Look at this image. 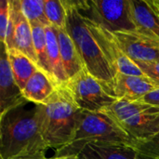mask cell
<instances>
[{"label": "cell", "instance_id": "cell-10", "mask_svg": "<svg viewBox=\"0 0 159 159\" xmlns=\"http://www.w3.org/2000/svg\"><path fill=\"white\" fill-rule=\"evenodd\" d=\"M122 49L134 62H154L159 61V40L138 31L115 33Z\"/></svg>", "mask_w": 159, "mask_h": 159}, {"label": "cell", "instance_id": "cell-21", "mask_svg": "<svg viewBox=\"0 0 159 159\" xmlns=\"http://www.w3.org/2000/svg\"><path fill=\"white\" fill-rule=\"evenodd\" d=\"M45 14L50 26L65 29L66 10L62 0H45Z\"/></svg>", "mask_w": 159, "mask_h": 159}, {"label": "cell", "instance_id": "cell-4", "mask_svg": "<svg viewBox=\"0 0 159 159\" xmlns=\"http://www.w3.org/2000/svg\"><path fill=\"white\" fill-rule=\"evenodd\" d=\"M95 143H124L134 145V141L109 115L104 112L83 111L74 139L56 151L55 156H78L88 144Z\"/></svg>", "mask_w": 159, "mask_h": 159}, {"label": "cell", "instance_id": "cell-25", "mask_svg": "<svg viewBox=\"0 0 159 159\" xmlns=\"http://www.w3.org/2000/svg\"><path fill=\"white\" fill-rule=\"evenodd\" d=\"M142 101H143L146 103L159 107V89H157L151 91L150 93H148L145 97L142 99Z\"/></svg>", "mask_w": 159, "mask_h": 159}, {"label": "cell", "instance_id": "cell-18", "mask_svg": "<svg viewBox=\"0 0 159 159\" xmlns=\"http://www.w3.org/2000/svg\"><path fill=\"white\" fill-rule=\"evenodd\" d=\"M7 56L16 83L22 90L28 80L40 68L28 56L16 48L7 49Z\"/></svg>", "mask_w": 159, "mask_h": 159}, {"label": "cell", "instance_id": "cell-20", "mask_svg": "<svg viewBox=\"0 0 159 159\" xmlns=\"http://www.w3.org/2000/svg\"><path fill=\"white\" fill-rule=\"evenodd\" d=\"M20 9L32 23L42 24L45 27L50 26L45 14V1L44 0H20Z\"/></svg>", "mask_w": 159, "mask_h": 159}, {"label": "cell", "instance_id": "cell-26", "mask_svg": "<svg viewBox=\"0 0 159 159\" xmlns=\"http://www.w3.org/2000/svg\"><path fill=\"white\" fill-rule=\"evenodd\" d=\"M14 159H49L46 157V152L45 151H40L36 153H32V154H27L23 155L20 157H18Z\"/></svg>", "mask_w": 159, "mask_h": 159}, {"label": "cell", "instance_id": "cell-28", "mask_svg": "<svg viewBox=\"0 0 159 159\" xmlns=\"http://www.w3.org/2000/svg\"><path fill=\"white\" fill-rule=\"evenodd\" d=\"M156 1V4H157V6L158 7V8H159V0H155Z\"/></svg>", "mask_w": 159, "mask_h": 159}, {"label": "cell", "instance_id": "cell-23", "mask_svg": "<svg viewBox=\"0 0 159 159\" xmlns=\"http://www.w3.org/2000/svg\"><path fill=\"white\" fill-rule=\"evenodd\" d=\"M11 19L10 0H0V39L1 43H5L7 31Z\"/></svg>", "mask_w": 159, "mask_h": 159}, {"label": "cell", "instance_id": "cell-3", "mask_svg": "<svg viewBox=\"0 0 159 159\" xmlns=\"http://www.w3.org/2000/svg\"><path fill=\"white\" fill-rule=\"evenodd\" d=\"M66 10V31L73 39L85 68L104 84L112 81L115 72L106 61L96 39L74 0H62Z\"/></svg>", "mask_w": 159, "mask_h": 159}, {"label": "cell", "instance_id": "cell-24", "mask_svg": "<svg viewBox=\"0 0 159 159\" xmlns=\"http://www.w3.org/2000/svg\"><path fill=\"white\" fill-rule=\"evenodd\" d=\"M143 73L159 86V61L154 62H135Z\"/></svg>", "mask_w": 159, "mask_h": 159}, {"label": "cell", "instance_id": "cell-16", "mask_svg": "<svg viewBox=\"0 0 159 159\" xmlns=\"http://www.w3.org/2000/svg\"><path fill=\"white\" fill-rule=\"evenodd\" d=\"M56 33L63 69L69 80L80 73L85 68V65L66 29H56Z\"/></svg>", "mask_w": 159, "mask_h": 159}, {"label": "cell", "instance_id": "cell-17", "mask_svg": "<svg viewBox=\"0 0 159 159\" xmlns=\"http://www.w3.org/2000/svg\"><path fill=\"white\" fill-rule=\"evenodd\" d=\"M47 34V47H48V65L52 78L59 85H64L68 81V77L63 69L62 61L61 57L56 29L52 26L46 27Z\"/></svg>", "mask_w": 159, "mask_h": 159}, {"label": "cell", "instance_id": "cell-5", "mask_svg": "<svg viewBox=\"0 0 159 159\" xmlns=\"http://www.w3.org/2000/svg\"><path fill=\"white\" fill-rule=\"evenodd\" d=\"M113 117L134 141L150 139L159 133V107L143 101H116L103 111Z\"/></svg>", "mask_w": 159, "mask_h": 159}, {"label": "cell", "instance_id": "cell-19", "mask_svg": "<svg viewBox=\"0 0 159 159\" xmlns=\"http://www.w3.org/2000/svg\"><path fill=\"white\" fill-rule=\"evenodd\" d=\"M31 26L33 31L34 48L37 58V66L51 76L49 65H48V59L46 27L38 23H32Z\"/></svg>", "mask_w": 159, "mask_h": 159}, {"label": "cell", "instance_id": "cell-22", "mask_svg": "<svg viewBox=\"0 0 159 159\" xmlns=\"http://www.w3.org/2000/svg\"><path fill=\"white\" fill-rule=\"evenodd\" d=\"M137 159H159V133L154 137L134 143Z\"/></svg>", "mask_w": 159, "mask_h": 159}, {"label": "cell", "instance_id": "cell-15", "mask_svg": "<svg viewBox=\"0 0 159 159\" xmlns=\"http://www.w3.org/2000/svg\"><path fill=\"white\" fill-rule=\"evenodd\" d=\"M57 86L48 74L38 69L26 83L22 94L26 101L34 104H43L54 93Z\"/></svg>", "mask_w": 159, "mask_h": 159}, {"label": "cell", "instance_id": "cell-13", "mask_svg": "<svg viewBox=\"0 0 159 159\" xmlns=\"http://www.w3.org/2000/svg\"><path fill=\"white\" fill-rule=\"evenodd\" d=\"M136 31L159 40V8L155 0H130Z\"/></svg>", "mask_w": 159, "mask_h": 159}, {"label": "cell", "instance_id": "cell-12", "mask_svg": "<svg viewBox=\"0 0 159 159\" xmlns=\"http://www.w3.org/2000/svg\"><path fill=\"white\" fill-rule=\"evenodd\" d=\"M10 5L14 26V48L28 56L34 62L37 64L31 23L25 18L20 9V0H10Z\"/></svg>", "mask_w": 159, "mask_h": 159}, {"label": "cell", "instance_id": "cell-14", "mask_svg": "<svg viewBox=\"0 0 159 159\" xmlns=\"http://www.w3.org/2000/svg\"><path fill=\"white\" fill-rule=\"evenodd\" d=\"M78 156L80 159H137V151L129 143H95L88 144Z\"/></svg>", "mask_w": 159, "mask_h": 159}, {"label": "cell", "instance_id": "cell-6", "mask_svg": "<svg viewBox=\"0 0 159 159\" xmlns=\"http://www.w3.org/2000/svg\"><path fill=\"white\" fill-rule=\"evenodd\" d=\"M81 15L112 33L136 31L130 0H75Z\"/></svg>", "mask_w": 159, "mask_h": 159}, {"label": "cell", "instance_id": "cell-7", "mask_svg": "<svg viewBox=\"0 0 159 159\" xmlns=\"http://www.w3.org/2000/svg\"><path fill=\"white\" fill-rule=\"evenodd\" d=\"M76 105L83 111L103 112L117 100L105 90L104 83L93 76L86 68L65 84Z\"/></svg>", "mask_w": 159, "mask_h": 159}, {"label": "cell", "instance_id": "cell-2", "mask_svg": "<svg viewBox=\"0 0 159 159\" xmlns=\"http://www.w3.org/2000/svg\"><path fill=\"white\" fill-rule=\"evenodd\" d=\"M40 105L41 130L48 148L58 151L69 144L79 126L83 110L75 102L66 85H59Z\"/></svg>", "mask_w": 159, "mask_h": 159}, {"label": "cell", "instance_id": "cell-27", "mask_svg": "<svg viewBox=\"0 0 159 159\" xmlns=\"http://www.w3.org/2000/svg\"><path fill=\"white\" fill-rule=\"evenodd\" d=\"M49 159H80V157L79 156H76V155H69V156H61V157L54 156V157H51Z\"/></svg>", "mask_w": 159, "mask_h": 159}, {"label": "cell", "instance_id": "cell-8", "mask_svg": "<svg viewBox=\"0 0 159 159\" xmlns=\"http://www.w3.org/2000/svg\"><path fill=\"white\" fill-rule=\"evenodd\" d=\"M84 19L106 61L116 75L117 73H122L133 75H145L138 65L124 52L114 33L95 21L86 18Z\"/></svg>", "mask_w": 159, "mask_h": 159}, {"label": "cell", "instance_id": "cell-11", "mask_svg": "<svg viewBox=\"0 0 159 159\" xmlns=\"http://www.w3.org/2000/svg\"><path fill=\"white\" fill-rule=\"evenodd\" d=\"M0 58V116L27 102L14 78L7 56V48L1 43Z\"/></svg>", "mask_w": 159, "mask_h": 159}, {"label": "cell", "instance_id": "cell-9", "mask_svg": "<svg viewBox=\"0 0 159 159\" xmlns=\"http://www.w3.org/2000/svg\"><path fill=\"white\" fill-rule=\"evenodd\" d=\"M105 90L117 101L136 102L142 100L151 91L159 89L146 75H133L117 73L112 81L104 84Z\"/></svg>", "mask_w": 159, "mask_h": 159}, {"label": "cell", "instance_id": "cell-1", "mask_svg": "<svg viewBox=\"0 0 159 159\" xmlns=\"http://www.w3.org/2000/svg\"><path fill=\"white\" fill-rule=\"evenodd\" d=\"M25 102L0 116V157L14 159L18 157L47 151L41 130L39 104L28 107Z\"/></svg>", "mask_w": 159, "mask_h": 159}]
</instances>
